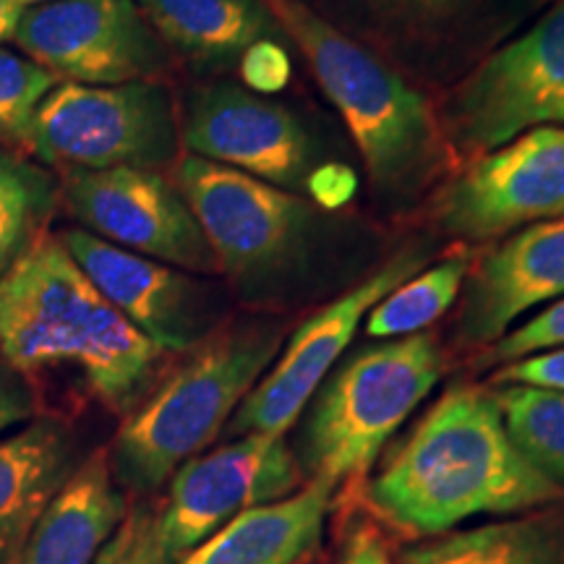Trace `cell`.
Returning <instances> with one entry per match:
<instances>
[{"instance_id": "cell-1", "label": "cell", "mask_w": 564, "mask_h": 564, "mask_svg": "<svg viewBox=\"0 0 564 564\" xmlns=\"http://www.w3.org/2000/svg\"><path fill=\"white\" fill-rule=\"evenodd\" d=\"M366 497L398 533L434 539L478 514L564 505V486L514 447L494 392L457 384L387 457Z\"/></svg>"}, {"instance_id": "cell-21", "label": "cell", "mask_w": 564, "mask_h": 564, "mask_svg": "<svg viewBox=\"0 0 564 564\" xmlns=\"http://www.w3.org/2000/svg\"><path fill=\"white\" fill-rule=\"evenodd\" d=\"M398 564H564V505L408 546Z\"/></svg>"}, {"instance_id": "cell-27", "label": "cell", "mask_w": 564, "mask_h": 564, "mask_svg": "<svg viewBox=\"0 0 564 564\" xmlns=\"http://www.w3.org/2000/svg\"><path fill=\"white\" fill-rule=\"evenodd\" d=\"M564 345V295L556 299L552 306L544 308L541 314H535L533 319H528L523 327L507 333L502 340L491 345L489 356L484 358V364H512L518 358L531 356V352L562 348Z\"/></svg>"}, {"instance_id": "cell-11", "label": "cell", "mask_w": 564, "mask_h": 564, "mask_svg": "<svg viewBox=\"0 0 564 564\" xmlns=\"http://www.w3.org/2000/svg\"><path fill=\"white\" fill-rule=\"evenodd\" d=\"M13 42L61 82L116 87L154 82L165 51L137 0H51L26 9Z\"/></svg>"}, {"instance_id": "cell-14", "label": "cell", "mask_w": 564, "mask_h": 564, "mask_svg": "<svg viewBox=\"0 0 564 564\" xmlns=\"http://www.w3.org/2000/svg\"><path fill=\"white\" fill-rule=\"evenodd\" d=\"M194 158L217 162L285 192H306L314 144L291 110L232 84L188 97L181 126Z\"/></svg>"}, {"instance_id": "cell-23", "label": "cell", "mask_w": 564, "mask_h": 564, "mask_svg": "<svg viewBox=\"0 0 564 564\" xmlns=\"http://www.w3.org/2000/svg\"><path fill=\"white\" fill-rule=\"evenodd\" d=\"M470 272V251L457 249L432 270L415 272L387 293L366 316V333L379 340L423 333L453 306Z\"/></svg>"}, {"instance_id": "cell-3", "label": "cell", "mask_w": 564, "mask_h": 564, "mask_svg": "<svg viewBox=\"0 0 564 564\" xmlns=\"http://www.w3.org/2000/svg\"><path fill=\"white\" fill-rule=\"evenodd\" d=\"M291 34L366 162L379 199L408 207L447 173L453 147L421 91L301 0H264Z\"/></svg>"}, {"instance_id": "cell-31", "label": "cell", "mask_w": 564, "mask_h": 564, "mask_svg": "<svg viewBox=\"0 0 564 564\" xmlns=\"http://www.w3.org/2000/svg\"><path fill=\"white\" fill-rule=\"evenodd\" d=\"M306 194L322 209H340L358 194V175L343 162H324L308 175Z\"/></svg>"}, {"instance_id": "cell-5", "label": "cell", "mask_w": 564, "mask_h": 564, "mask_svg": "<svg viewBox=\"0 0 564 564\" xmlns=\"http://www.w3.org/2000/svg\"><path fill=\"white\" fill-rule=\"evenodd\" d=\"M442 371L444 356L432 333L394 337L345 361L322 382L303 432L312 478L340 486L364 476Z\"/></svg>"}, {"instance_id": "cell-13", "label": "cell", "mask_w": 564, "mask_h": 564, "mask_svg": "<svg viewBox=\"0 0 564 564\" xmlns=\"http://www.w3.org/2000/svg\"><path fill=\"white\" fill-rule=\"evenodd\" d=\"M299 486L301 465L285 436L246 434L215 453L196 455L175 470L160 507L162 544L178 562L236 514L291 497Z\"/></svg>"}, {"instance_id": "cell-10", "label": "cell", "mask_w": 564, "mask_h": 564, "mask_svg": "<svg viewBox=\"0 0 564 564\" xmlns=\"http://www.w3.org/2000/svg\"><path fill=\"white\" fill-rule=\"evenodd\" d=\"M564 217V126H535L481 154L434 196V220L463 241Z\"/></svg>"}, {"instance_id": "cell-24", "label": "cell", "mask_w": 564, "mask_h": 564, "mask_svg": "<svg viewBox=\"0 0 564 564\" xmlns=\"http://www.w3.org/2000/svg\"><path fill=\"white\" fill-rule=\"evenodd\" d=\"M494 392L507 434L533 468L564 486V392L499 384Z\"/></svg>"}, {"instance_id": "cell-33", "label": "cell", "mask_w": 564, "mask_h": 564, "mask_svg": "<svg viewBox=\"0 0 564 564\" xmlns=\"http://www.w3.org/2000/svg\"><path fill=\"white\" fill-rule=\"evenodd\" d=\"M24 11L26 9H21L17 0H0V42L13 40Z\"/></svg>"}, {"instance_id": "cell-12", "label": "cell", "mask_w": 564, "mask_h": 564, "mask_svg": "<svg viewBox=\"0 0 564 564\" xmlns=\"http://www.w3.org/2000/svg\"><path fill=\"white\" fill-rule=\"evenodd\" d=\"M61 202L82 223V230L118 249L175 270H217L192 207L160 171H63Z\"/></svg>"}, {"instance_id": "cell-4", "label": "cell", "mask_w": 564, "mask_h": 564, "mask_svg": "<svg viewBox=\"0 0 564 564\" xmlns=\"http://www.w3.org/2000/svg\"><path fill=\"white\" fill-rule=\"evenodd\" d=\"M282 345L285 329L278 322L236 324L194 345L123 421L108 453L116 481L139 494L158 491L228 426Z\"/></svg>"}, {"instance_id": "cell-32", "label": "cell", "mask_w": 564, "mask_h": 564, "mask_svg": "<svg viewBox=\"0 0 564 564\" xmlns=\"http://www.w3.org/2000/svg\"><path fill=\"white\" fill-rule=\"evenodd\" d=\"M340 564H392L387 546L371 523H352L343 539Z\"/></svg>"}, {"instance_id": "cell-30", "label": "cell", "mask_w": 564, "mask_h": 564, "mask_svg": "<svg viewBox=\"0 0 564 564\" xmlns=\"http://www.w3.org/2000/svg\"><path fill=\"white\" fill-rule=\"evenodd\" d=\"M37 411V392L24 373L0 358V434L26 426Z\"/></svg>"}, {"instance_id": "cell-29", "label": "cell", "mask_w": 564, "mask_h": 564, "mask_svg": "<svg viewBox=\"0 0 564 564\" xmlns=\"http://www.w3.org/2000/svg\"><path fill=\"white\" fill-rule=\"evenodd\" d=\"M494 382L564 392V345L562 348L531 352V356L505 364L502 369L494 373Z\"/></svg>"}, {"instance_id": "cell-25", "label": "cell", "mask_w": 564, "mask_h": 564, "mask_svg": "<svg viewBox=\"0 0 564 564\" xmlns=\"http://www.w3.org/2000/svg\"><path fill=\"white\" fill-rule=\"evenodd\" d=\"M61 79L51 70L0 47V147L32 158L34 118Z\"/></svg>"}, {"instance_id": "cell-19", "label": "cell", "mask_w": 564, "mask_h": 564, "mask_svg": "<svg viewBox=\"0 0 564 564\" xmlns=\"http://www.w3.org/2000/svg\"><path fill=\"white\" fill-rule=\"evenodd\" d=\"M126 512L129 502L112 476L110 455L97 449L42 512L19 564H95Z\"/></svg>"}, {"instance_id": "cell-16", "label": "cell", "mask_w": 564, "mask_h": 564, "mask_svg": "<svg viewBox=\"0 0 564 564\" xmlns=\"http://www.w3.org/2000/svg\"><path fill=\"white\" fill-rule=\"evenodd\" d=\"M562 295L564 217H556L514 232L476 264L457 335L468 345L497 343L520 316Z\"/></svg>"}, {"instance_id": "cell-35", "label": "cell", "mask_w": 564, "mask_h": 564, "mask_svg": "<svg viewBox=\"0 0 564 564\" xmlns=\"http://www.w3.org/2000/svg\"><path fill=\"white\" fill-rule=\"evenodd\" d=\"M21 9H34V6H42V3H51V0H17Z\"/></svg>"}, {"instance_id": "cell-8", "label": "cell", "mask_w": 564, "mask_h": 564, "mask_svg": "<svg viewBox=\"0 0 564 564\" xmlns=\"http://www.w3.org/2000/svg\"><path fill=\"white\" fill-rule=\"evenodd\" d=\"M444 137L481 158L535 126H564V0L455 89Z\"/></svg>"}, {"instance_id": "cell-15", "label": "cell", "mask_w": 564, "mask_h": 564, "mask_svg": "<svg viewBox=\"0 0 564 564\" xmlns=\"http://www.w3.org/2000/svg\"><path fill=\"white\" fill-rule=\"evenodd\" d=\"M61 238L91 285L162 350H192L212 333L215 308L202 282L82 228Z\"/></svg>"}, {"instance_id": "cell-34", "label": "cell", "mask_w": 564, "mask_h": 564, "mask_svg": "<svg viewBox=\"0 0 564 564\" xmlns=\"http://www.w3.org/2000/svg\"><path fill=\"white\" fill-rule=\"evenodd\" d=\"M398 3L423 6V9H429V6H444V3H449V0H398Z\"/></svg>"}, {"instance_id": "cell-17", "label": "cell", "mask_w": 564, "mask_h": 564, "mask_svg": "<svg viewBox=\"0 0 564 564\" xmlns=\"http://www.w3.org/2000/svg\"><path fill=\"white\" fill-rule=\"evenodd\" d=\"M337 486L312 478L291 497L257 505L175 564H301L322 544Z\"/></svg>"}, {"instance_id": "cell-2", "label": "cell", "mask_w": 564, "mask_h": 564, "mask_svg": "<svg viewBox=\"0 0 564 564\" xmlns=\"http://www.w3.org/2000/svg\"><path fill=\"white\" fill-rule=\"evenodd\" d=\"M165 352L91 285L61 236H40L0 280V358L26 379L74 369L102 405L131 413Z\"/></svg>"}, {"instance_id": "cell-28", "label": "cell", "mask_w": 564, "mask_h": 564, "mask_svg": "<svg viewBox=\"0 0 564 564\" xmlns=\"http://www.w3.org/2000/svg\"><path fill=\"white\" fill-rule=\"evenodd\" d=\"M291 74V58L274 40L257 42L241 55V76L253 95H278L288 87Z\"/></svg>"}, {"instance_id": "cell-18", "label": "cell", "mask_w": 564, "mask_h": 564, "mask_svg": "<svg viewBox=\"0 0 564 564\" xmlns=\"http://www.w3.org/2000/svg\"><path fill=\"white\" fill-rule=\"evenodd\" d=\"M84 460L58 419H37L0 440V564H19L26 539Z\"/></svg>"}, {"instance_id": "cell-22", "label": "cell", "mask_w": 564, "mask_h": 564, "mask_svg": "<svg viewBox=\"0 0 564 564\" xmlns=\"http://www.w3.org/2000/svg\"><path fill=\"white\" fill-rule=\"evenodd\" d=\"M61 202L55 175L0 147V280L32 249Z\"/></svg>"}, {"instance_id": "cell-6", "label": "cell", "mask_w": 564, "mask_h": 564, "mask_svg": "<svg viewBox=\"0 0 564 564\" xmlns=\"http://www.w3.org/2000/svg\"><path fill=\"white\" fill-rule=\"evenodd\" d=\"M173 97L158 82H61L34 118L32 158L58 171H162L178 154Z\"/></svg>"}, {"instance_id": "cell-20", "label": "cell", "mask_w": 564, "mask_h": 564, "mask_svg": "<svg viewBox=\"0 0 564 564\" xmlns=\"http://www.w3.org/2000/svg\"><path fill=\"white\" fill-rule=\"evenodd\" d=\"M158 37L196 61L241 58L280 32L264 0H137Z\"/></svg>"}, {"instance_id": "cell-9", "label": "cell", "mask_w": 564, "mask_h": 564, "mask_svg": "<svg viewBox=\"0 0 564 564\" xmlns=\"http://www.w3.org/2000/svg\"><path fill=\"white\" fill-rule=\"evenodd\" d=\"M429 249L421 243L405 246L379 267L371 278L358 282L340 299L316 312L282 345L278 364L259 379L257 387L246 394L228 423L230 434H272L285 436L295 419L306 411L316 390H319L335 364L340 361L345 348L352 343L364 316L403 285L408 278L423 270Z\"/></svg>"}, {"instance_id": "cell-26", "label": "cell", "mask_w": 564, "mask_h": 564, "mask_svg": "<svg viewBox=\"0 0 564 564\" xmlns=\"http://www.w3.org/2000/svg\"><path fill=\"white\" fill-rule=\"evenodd\" d=\"M95 564H175L162 544L160 507L144 502L129 507Z\"/></svg>"}, {"instance_id": "cell-7", "label": "cell", "mask_w": 564, "mask_h": 564, "mask_svg": "<svg viewBox=\"0 0 564 564\" xmlns=\"http://www.w3.org/2000/svg\"><path fill=\"white\" fill-rule=\"evenodd\" d=\"M175 186L232 280L278 278L312 243L316 215L299 194L194 154L175 167Z\"/></svg>"}]
</instances>
